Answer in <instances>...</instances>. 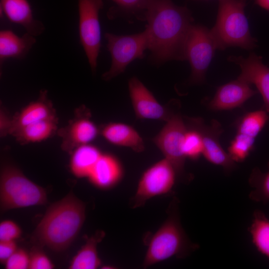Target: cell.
Returning <instances> with one entry per match:
<instances>
[{"label":"cell","mask_w":269,"mask_h":269,"mask_svg":"<svg viewBox=\"0 0 269 269\" xmlns=\"http://www.w3.org/2000/svg\"><path fill=\"white\" fill-rule=\"evenodd\" d=\"M149 59L155 65L186 61L185 47L194 19L186 6L172 0H151L145 17Z\"/></svg>","instance_id":"obj_1"},{"label":"cell","mask_w":269,"mask_h":269,"mask_svg":"<svg viewBox=\"0 0 269 269\" xmlns=\"http://www.w3.org/2000/svg\"><path fill=\"white\" fill-rule=\"evenodd\" d=\"M85 211V203L71 191L47 209L34 232V239L54 251L66 250L80 232Z\"/></svg>","instance_id":"obj_2"},{"label":"cell","mask_w":269,"mask_h":269,"mask_svg":"<svg viewBox=\"0 0 269 269\" xmlns=\"http://www.w3.org/2000/svg\"><path fill=\"white\" fill-rule=\"evenodd\" d=\"M179 204V199L174 196L167 208L165 221L153 234L145 236L144 240L147 249L143 268L172 257L185 259L200 248L199 244L190 239L182 226Z\"/></svg>","instance_id":"obj_3"},{"label":"cell","mask_w":269,"mask_h":269,"mask_svg":"<svg viewBox=\"0 0 269 269\" xmlns=\"http://www.w3.org/2000/svg\"><path fill=\"white\" fill-rule=\"evenodd\" d=\"M216 22L210 29L217 50L238 47L251 50L257 39L251 34L245 13L246 0H218Z\"/></svg>","instance_id":"obj_4"},{"label":"cell","mask_w":269,"mask_h":269,"mask_svg":"<svg viewBox=\"0 0 269 269\" xmlns=\"http://www.w3.org/2000/svg\"><path fill=\"white\" fill-rule=\"evenodd\" d=\"M44 188L28 178L17 167L6 165L0 176V211L46 204Z\"/></svg>","instance_id":"obj_5"},{"label":"cell","mask_w":269,"mask_h":269,"mask_svg":"<svg viewBox=\"0 0 269 269\" xmlns=\"http://www.w3.org/2000/svg\"><path fill=\"white\" fill-rule=\"evenodd\" d=\"M107 41V50L112 62L109 69L104 73L102 78L109 81L124 72L127 66L136 59H142L148 49V39L145 30L128 35H117L110 32L104 34Z\"/></svg>","instance_id":"obj_6"},{"label":"cell","mask_w":269,"mask_h":269,"mask_svg":"<svg viewBox=\"0 0 269 269\" xmlns=\"http://www.w3.org/2000/svg\"><path fill=\"white\" fill-rule=\"evenodd\" d=\"M178 180L177 172L166 158L148 167L141 175L135 192L130 200V206L142 207L151 198L170 194Z\"/></svg>","instance_id":"obj_7"},{"label":"cell","mask_w":269,"mask_h":269,"mask_svg":"<svg viewBox=\"0 0 269 269\" xmlns=\"http://www.w3.org/2000/svg\"><path fill=\"white\" fill-rule=\"evenodd\" d=\"M217 50L210 29L200 24H194L189 31L185 47L186 59L191 67L188 83H204L208 68Z\"/></svg>","instance_id":"obj_8"},{"label":"cell","mask_w":269,"mask_h":269,"mask_svg":"<svg viewBox=\"0 0 269 269\" xmlns=\"http://www.w3.org/2000/svg\"><path fill=\"white\" fill-rule=\"evenodd\" d=\"M187 130V125L182 116L179 114H173L153 138V142L163 153L164 158L173 165L178 180L184 183H189L192 179L191 175L185 170L186 157L182 149Z\"/></svg>","instance_id":"obj_9"},{"label":"cell","mask_w":269,"mask_h":269,"mask_svg":"<svg viewBox=\"0 0 269 269\" xmlns=\"http://www.w3.org/2000/svg\"><path fill=\"white\" fill-rule=\"evenodd\" d=\"M77 1L80 42L91 69L95 74L101 47L99 12L103 7V0H77Z\"/></svg>","instance_id":"obj_10"},{"label":"cell","mask_w":269,"mask_h":269,"mask_svg":"<svg viewBox=\"0 0 269 269\" xmlns=\"http://www.w3.org/2000/svg\"><path fill=\"white\" fill-rule=\"evenodd\" d=\"M90 111L81 106L75 112L73 118L64 127L58 129L62 149L70 154L78 147L90 143L100 134V130L91 120Z\"/></svg>","instance_id":"obj_11"},{"label":"cell","mask_w":269,"mask_h":269,"mask_svg":"<svg viewBox=\"0 0 269 269\" xmlns=\"http://www.w3.org/2000/svg\"><path fill=\"white\" fill-rule=\"evenodd\" d=\"M189 122L200 132L203 140V154L209 162L222 167L226 173H231L236 163L230 157L221 145L219 139L223 130L219 122L213 120L210 125L204 123L202 119H189Z\"/></svg>","instance_id":"obj_12"},{"label":"cell","mask_w":269,"mask_h":269,"mask_svg":"<svg viewBox=\"0 0 269 269\" xmlns=\"http://www.w3.org/2000/svg\"><path fill=\"white\" fill-rule=\"evenodd\" d=\"M130 97L137 118L167 121L173 114L161 105L153 94L136 77L128 82Z\"/></svg>","instance_id":"obj_13"},{"label":"cell","mask_w":269,"mask_h":269,"mask_svg":"<svg viewBox=\"0 0 269 269\" xmlns=\"http://www.w3.org/2000/svg\"><path fill=\"white\" fill-rule=\"evenodd\" d=\"M228 60L240 66L241 72L238 78L255 85L262 97L265 110L269 112V67L263 63L262 57L251 52L246 58L229 56Z\"/></svg>","instance_id":"obj_14"},{"label":"cell","mask_w":269,"mask_h":269,"mask_svg":"<svg viewBox=\"0 0 269 269\" xmlns=\"http://www.w3.org/2000/svg\"><path fill=\"white\" fill-rule=\"evenodd\" d=\"M251 85L237 78L219 87L209 108L213 111H225L240 107L258 93Z\"/></svg>","instance_id":"obj_15"},{"label":"cell","mask_w":269,"mask_h":269,"mask_svg":"<svg viewBox=\"0 0 269 269\" xmlns=\"http://www.w3.org/2000/svg\"><path fill=\"white\" fill-rule=\"evenodd\" d=\"M0 12L11 22L22 26L26 32L34 36L42 34L45 27L36 19L27 0H0Z\"/></svg>","instance_id":"obj_16"},{"label":"cell","mask_w":269,"mask_h":269,"mask_svg":"<svg viewBox=\"0 0 269 269\" xmlns=\"http://www.w3.org/2000/svg\"><path fill=\"white\" fill-rule=\"evenodd\" d=\"M123 174L120 160L112 154L102 153L87 178L94 186L105 190L116 185Z\"/></svg>","instance_id":"obj_17"},{"label":"cell","mask_w":269,"mask_h":269,"mask_svg":"<svg viewBox=\"0 0 269 269\" xmlns=\"http://www.w3.org/2000/svg\"><path fill=\"white\" fill-rule=\"evenodd\" d=\"M57 118L55 110L48 98L46 90L40 92L38 98L29 103L12 117L9 135L15 130L41 120Z\"/></svg>","instance_id":"obj_18"},{"label":"cell","mask_w":269,"mask_h":269,"mask_svg":"<svg viewBox=\"0 0 269 269\" xmlns=\"http://www.w3.org/2000/svg\"><path fill=\"white\" fill-rule=\"evenodd\" d=\"M100 134L109 142L131 148L136 152L144 150L142 138L132 126L122 123L113 122L104 126Z\"/></svg>","instance_id":"obj_19"},{"label":"cell","mask_w":269,"mask_h":269,"mask_svg":"<svg viewBox=\"0 0 269 269\" xmlns=\"http://www.w3.org/2000/svg\"><path fill=\"white\" fill-rule=\"evenodd\" d=\"M35 36L26 32L19 36L10 30L0 31V66L9 58H25L35 44Z\"/></svg>","instance_id":"obj_20"},{"label":"cell","mask_w":269,"mask_h":269,"mask_svg":"<svg viewBox=\"0 0 269 269\" xmlns=\"http://www.w3.org/2000/svg\"><path fill=\"white\" fill-rule=\"evenodd\" d=\"M58 118L41 120L17 129L10 135L21 144L39 142L57 133Z\"/></svg>","instance_id":"obj_21"},{"label":"cell","mask_w":269,"mask_h":269,"mask_svg":"<svg viewBox=\"0 0 269 269\" xmlns=\"http://www.w3.org/2000/svg\"><path fill=\"white\" fill-rule=\"evenodd\" d=\"M102 230L96 231L90 237L85 236V244L72 259L70 269H96L101 265L97 246L105 236Z\"/></svg>","instance_id":"obj_22"},{"label":"cell","mask_w":269,"mask_h":269,"mask_svg":"<svg viewBox=\"0 0 269 269\" xmlns=\"http://www.w3.org/2000/svg\"><path fill=\"white\" fill-rule=\"evenodd\" d=\"M102 153L97 147L90 143L78 147L71 154L70 171L76 177L88 178Z\"/></svg>","instance_id":"obj_23"},{"label":"cell","mask_w":269,"mask_h":269,"mask_svg":"<svg viewBox=\"0 0 269 269\" xmlns=\"http://www.w3.org/2000/svg\"><path fill=\"white\" fill-rule=\"evenodd\" d=\"M114 5L107 13L110 19L123 18L129 23L145 21L147 7L151 0H111Z\"/></svg>","instance_id":"obj_24"},{"label":"cell","mask_w":269,"mask_h":269,"mask_svg":"<svg viewBox=\"0 0 269 269\" xmlns=\"http://www.w3.org/2000/svg\"><path fill=\"white\" fill-rule=\"evenodd\" d=\"M248 231L257 251L269 260V219L262 211H254Z\"/></svg>","instance_id":"obj_25"},{"label":"cell","mask_w":269,"mask_h":269,"mask_svg":"<svg viewBox=\"0 0 269 269\" xmlns=\"http://www.w3.org/2000/svg\"><path fill=\"white\" fill-rule=\"evenodd\" d=\"M248 182L252 188L249 194L250 200L256 202L267 204L269 202V160L267 169L262 171L254 167L250 175Z\"/></svg>","instance_id":"obj_26"},{"label":"cell","mask_w":269,"mask_h":269,"mask_svg":"<svg viewBox=\"0 0 269 269\" xmlns=\"http://www.w3.org/2000/svg\"><path fill=\"white\" fill-rule=\"evenodd\" d=\"M269 119L268 112L266 110L248 112L239 120L237 124V133L256 138Z\"/></svg>","instance_id":"obj_27"},{"label":"cell","mask_w":269,"mask_h":269,"mask_svg":"<svg viewBox=\"0 0 269 269\" xmlns=\"http://www.w3.org/2000/svg\"><path fill=\"white\" fill-rule=\"evenodd\" d=\"M255 139L250 136L237 133L228 149L231 159L236 163L245 161L254 148Z\"/></svg>","instance_id":"obj_28"},{"label":"cell","mask_w":269,"mask_h":269,"mask_svg":"<svg viewBox=\"0 0 269 269\" xmlns=\"http://www.w3.org/2000/svg\"><path fill=\"white\" fill-rule=\"evenodd\" d=\"M185 133L183 143V152L185 157L191 160L198 159L202 155L203 144L199 131L189 123Z\"/></svg>","instance_id":"obj_29"},{"label":"cell","mask_w":269,"mask_h":269,"mask_svg":"<svg viewBox=\"0 0 269 269\" xmlns=\"http://www.w3.org/2000/svg\"><path fill=\"white\" fill-rule=\"evenodd\" d=\"M55 268L50 259L42 249L33 247L29 253V269H52Z\"/></svg>","instance_id":"obj_30"},{"label":"cell","mask_w":269,"mask_h":269,"mask_svg":"<svg viewBox=\"0 0 269 269\" xmlns=\"http://www.w3.org/2000/svg\"><path fill=\"white\" fill-rule=\"evenodd\" d=\"M21 233L20 226L12 220H5L0 223V241H15Z\"/></svg>","instance_id":"obj_31"},{"label":"cell","mask_w":269,"mask_h":269,"mask_svg":"<svg viewBox=\"0 0 269 269\" xmlns=\"http://www.w3.org/2000/svg\"><path fill=\"white\" fill-rule=\"evenodd\" d=\"M29 254L17 249L4 264L6 269H27L29 268Z\"/></svg>","instance_id":"obj_32"},{"label":"cell","mask_w":269,"mask_h":269,"mask_svg":"<svg viewBox=\"0 0 269 269\" xmlns=\"http://www.w3.org/2000/svg\"><path fill=\"white\" fill-rule=\"evenodd\" d=\"M17 249L15 241H0V262L4 264Z\"/></svg>","instance_id":"obj_33"},{"label":"cell","mask_w":269,"mask_h":269,"mask_svg":"<svg viewBox=\"0 0 269 269\" xmlns=\"http://www.w3.org/2000/svg\"><path fill=\"white\" fill-rule=\"evenodd\" d=\"M12 126V117L3 109L0 111V134L1 137L9 134Z\"/></svg>","instance_id":"obj_34"},{"label":"cell","mask_w":269,"mask_h":269,"mask_svg":"<svg viewBox=\"0 0 269 269\" xmlns=\"http://www.w3.org/2000/svg\"><path fill=\"white\" fill-rule=\"evenodd\" d=\"M256 4L269 11V0H255Z\"/></svg>","instance_id":"obj_35"}]
</instances>
